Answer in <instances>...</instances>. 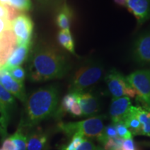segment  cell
I'll use <instances>...</instances> for the list:
<instances>
[{
    "label": "cell",
    "mask_w": 150,
    "mask_h": 150,
    "mask_svg": "<svg viewBox=\"0 0 150 150\" xmlns=\"http://www.w3.org/2000/svg\"><path fill=\"white\" fill-rule=\"evenodd\" d=\"M66 0H35L37 9L44 13H55Z\"/></svg>",
    "instance_id": "21"
},
{
    "label": "cell",
    "mask_w": 150,
    "mask_h": 150,
    "mask_svg": "<svg viewBox=\"0 0 150 150\" xmlns=\"http://www.w3.org/2000/svg\"><path fill=\"white\" fill-rule=\"evenodd\" d=\"M10 120V114L0 103V136L5 139L8 134V126Z\"/></svg>",
    "instance_id": "23"
},
{
    "label": "cell",
    "mask_w": 150,
    "mask_h": 150,
    "mask_svg": "<svg viewBox=\"0 0 150 150\" xmlns=\"http://www.w3.org/2000/svg\"><path fill=\"white\" fill-rule=\"evenodd\" d=\"M17 45L16 37L11 29L6 30L0 35V68L4 66Z\"/></svg>",
    "instance_id": "13"
},
{
    "label": "cell",
    "mask_w": 150,
    "mask_h": 150,
    "mask_svg": "<svg viewBox=\"0 0 150 150\" xmlns=\"http://www.w3.org/2000/svg\"><path fill=\"white\" fill-rule=\"evenodd\" d=\"M95 150H105V149L102 147H101V146H97V147H95Z\"/></svg>",
    "instance_id": "37"
},
{
    "label": "cell",
    "mask_w": 150,
    "mask_h": 150,
    "mask_svg": "<svg viewBox=\"0 0 150 150\" xmlns=\"http://www.w3.org/2000/svg\"><path fill=\"white\" fill-rule=\"evenodd\" d=\"M31 47L32 44L18 45L2 68L8 70L12 67L20 66L29 58Z\"/></svg>",
    "instance_id": "15"
},
{
    "label": "cell",
    "mask_w": 150,
    "mask_h": 150,
    "mask_svg": "<svg viewBox=\"0 0 150 150\" xmlns=\"http://www.w3.org/2000/svg\"><path fill=\"white\" fill-rule=\"evenodd\" d=\"M116 128V131H117V135L119 138H122V139H129V138H133V135L130 132V131L127 129L126 125L124 124V122H117L114 124Z\"/></svg>",
    "instance_id": "29"
},
{
    "label": "cell",
    "mask_w": 150,
    "mask_h": 150,
    "mask_svg": "<svg viewBox=\"0 0 150 150\" xmlns=\"http://www.w3.org/2000/svg\"><path fill=\"white\" fill-rule=\"evenodd\" d=\"M77 102L76 93L74 92H69L62 99L59 106H58L54 117L56 119H61L66 113H70L73 105Z\"/></svg>",
    "instance_id": "17"
},
{
    "label": "cell",
    "mask_w": 150,
    "mask_h": 150,
    "mask_svg": "<svg viewBox=\"0 0 150 150\" xmlns=\"http://www.w3.org/2000/svg\"><path fill=\"white\" fill-rule=\"evenodd\" d=\"M8 29H11V24L8 20L0 18V35Z\"/></svg>",
    "instance_id": "33"
},
{
    "label": "cell",
    "mask_w": 150,
    "mask_h": 150,
    "mask_svg": "<svg viewBox=\"0 0 150 150\" xmlns=\"http://www.w3.org/2000/svg\"><path fill=\"white\" fill-rule=\"evenodd\" d=\"M131 57L135 63L142 66L150 65V29L140 33L134 40Z\"/></svg>",
    "instance_id": "8"
},
{
    "label": "cell",
    "mask_w": 150,
    "mask_h": 150,
    "mask_svg": "<svg viewBox=\"0 0 150 150\" xmlns=\"http://www.w3.org/2000/svg\"><path fill=\"white\" fill-rule=\"evenodd\" d=\"M76 100L82 110V117H91L96 116L100 109L99 98L88 91L74 92Z\"/></svg>",
    "instance_id": "9"
},
{
    "label": "cell",
    "mask_w": 150,
    "mask_h": 150,
    "mask_svg": "<svg viewBox=\"0 0 150 150\" xmlns=\"http://www.w3.org/2000/svg\"><path fill=\"white\" fill-rule=\"evenodd\" d=\"M104 80L108 93L112 99L122 97H127L130 99L136 97V91L129 84L126 76L115 68H112L108 71Z\"/></svg>",
    "instance_id": "6"
},
{
    "label": "cell",
    "mask_w": 150,
    "mask_h": 150,
    "mask_svg": "<svg viewBox=\"0 0 150 150\" xmlns=\"http://www.w3.org/2000/svg\"><path fill=\"white\" fill-rule=\"evenodd\" d=\"M104 66L100 60L89 58L81 61L74 67L70 79V92L86 91L102 79Z\"/></svg>",
    "instance_id": "3"
},
{
    "label": "cell",
    "mask_w": 150,
    "mask_h": 150,
    "mask_svg": "<svg viewBox=\"0 0 150 150\" xmlns=\"http://www.w3.org/2000/svg\"><path fill=\"white\" fill-rule=\"evenodd\" d=\"M55 22L60 30H70L74 19V10L68 4L65 2L55 13Z\"/></svg>",
    "instance_id": "14"
},
{
    "label": "cell",
    "mask_w": 150,
    "mask_h": 150,
    "mask_svg": "<svg viewBox=\"0 0 150 150\" xmlns=\"http://www.w3.org/2000/svg\"><path fill=\"white\" fill-rule=\"evenodd\" d=\"M106 115H97L88 117L84 120L74 122L58 123L57 130L63 133L67 137H72L74 135H81L86 138H97L104 129V120Z\"/></svg>",
    "instance_id": "4"
},
{
    "label": "cell",
    "mask_w": 150,
    "mask_h": 150,
    "mask_svg": "<svg viewBox=\"0 0 150 150\" xmlns=\"http://www.w3.org/2000/svg\"><path fill=\"white\" fill-rule=\"evenodd\" d=\"M48 139L47 134L40 128L34 129L27 136V150H45Z\"/></svg>",
    "instance_id": "16"
},
{
    "label": "cell",
    "mask_w": 150,
    "mask_h": 150,
    "mask_svg": "<svg viewBox=\"0 0 150 150\" xmlns=\"http://www.w3.org/2000/svg\"><path fill=\"white\" fill-rule=\"evenodd\" d=\"M95 147H95L93 141L88 139V138H85V140L79 146L76 150H95Z\"/></svg>",
    "instance_id": "32"
},
{
    "label": "cell",
    "mask_w": 150,
    "mask_h": 150,
    "mask_svg": "<svg viewBox=\"0 0 150 150\" xmlns=\"http://www.w3.org/2000/svg\"><path fill=\"white\" fill-rule=\"evenodd\" d=\"M10 5L25 13L33 8V3L31 0H10Z\"/></svg>",
    "instance_id": "26"
},
{
    "label": "cell",
    "mask_w": 150,
    "mask_h": 150,
    "mask_svg": "<svg viewBox=\"0 0 150 150\" xmlns=\"http://www.w3.org/2000/svg\"><path fill=\"white\" fill-rule=\"evenodd\" d=\"M132 106L131 99L127 97L112 99L109 108V116L112 124L121 122L129 113Z\"/></svg>",
    "instance_id": "12"
},
{
    "label": "cell",
    "mask_w": 150,
    "mask_h": 150,
    "mask_svg": "<svg viewBox=\"0 0 150 150\" xmlns=\"http://www.w3.org/2000/svg\"><path fill=\"white\" fill-rule=\"evenodd\" d=\"M125 8L136 19L138 27L150 19V0H127Z\"/></svg>",
    "instance_id": "11"
},
{
    "label": "cell",
    "mask_w": 150,
    "mask_h": 150,
    "mask_svg": "<svg viewBox=\"0 0 150 150\" xmlns=\"http://www.w3.org/2000/svg\"><path fill=\"white\" fill-rule=\"evenodd\" d=\"M131 87L136 93V99L142 107L150 109V70L135 71L126 76Z\"/></svg>",
    "instance_id": "5"
},
{
    "label": "cell",
    "mask_w": 150,
    "mask_h": 150,
    "mask_svg": "<svg viewBox=\"0 0 150 150\" xmlns=\"http://www.w3.org/2000/svg\"><path fill=\"white\" fill-rule=\"evenodd\" d=\"M123 122L126 125L127 129L130 131L132 135H134V136L142 135L141 125H140L138 118L137 117L136 106H131L129 113L124 119Z\"/></svg>",
    "instance_id": "18"
},
{
    "label": "cell",
    "mask_w": 150,
    "mask_h": 150,
    "mask_svg": "<svg viewBox=\"0 0 150 150\" xmlns=\"http://www.w3.org/2000/svg\"><path fill=\"white\" fill-rule=\"evenodd\" d=\"M6 70L8 71L11 77L14 80H16V81L20 82V83H24L26 76H27V72L23 67L21 66H17Z\"/></svg>",
    "instance_id": "27"
},
{
    "label": "cell",
    "mask_w": 150,
    "mask_h": 150,
    "mask_svg": "<svg viewBox=\"0 0 150 150\" xmlns=\"http://www.w3.org/2000/svg\"><path fill=\"white\" fill-rule=\"evenodd\" d=\"M113 1L116 5L118 6L125 7L127 0H113Z\"/></svg>",
    "instance_id": "35"
},
{
    "label": "cell",
    "mask_w": 150,
    "mask_h": 150,
    "mask_svg": "<svg viewBox=\"0 0 150 150\" xmlns=\"http://www.w3.org/2000/svg\"><path fill=\"white\" fill-rule=\"evenodd\" d=\"M116 150H141L135 142L133 138L122 140Z\"/></svg>",
    "instance_id": "30"
},
{
    "label": "cell",
    "mask_w": 150,
    "mask_h": 150,
    "mask_svg": "<svg viewBox=\"0 0 150 150\" xmlns=\"http://www.w3.org/2000/svg\"><path fill=\"white\" fill-rule=\"evenodd\" d=\"M0 103L8 112L13 109L16 105L15 97L1 84H0Z\"/></svg>",
    "instance_id": "22"
},
{
    "label": "cell",
    "mask_w": 150,
    "mask_h": 150,
    "mask_svg": "<svg viewBox=\"0 0 150 150\" xmlns=\"http://www.w3.org/2000/svg\"><path fill=\"white\" fill-rule=\"evenodd\" d=\"M0 4L2 5H10V0H0Z\"/></svg>",
    "instance_id": "36"
},
{
    "label": "cell",
    "mask_w": 150,
    "mask_h": 150,
    "mask_svg": "<svg viewBox=\"0 0 150 150\" xmlns=\"http://www.w3.org/2000/svg\"><path fill=\"white\" fill-rule=\"evenodd\" d=\"M0 84L14 97H16L20 102H25L27 96L24 83L14 80L8 71L2 67L0 68Z\"/></svg>",
    "instance_id": "10"
},
{
    "label": "cell",
    "mask_w": 150,
    "mask_h": 150,
    "mask_svg": "<svg viewBox=\"0 0 150 150\" xmlns=\"http://www.w3.org/2000/svg\"><path fill=\"white\" fill-rule=\"evenodd\" d=\"M84 140H85V137L81 135H74L71 137V139L68 143L62 147L61 150H76Z\"/></svg>",
    "instance_id": "28"
},
{
    "label": "cell",
    "mask_w": 150,
    "mask_h": 150,
    "mask_svg": "<svg viewBox=\"0 0 150 150\" xmlns=\"http://www.w3.org/2000/svg\"><path fill=\"white\" fill-rule=\"evenodd\" d=\"M0 150H3L2 149H1V148H0Z\"/></svg>",
    "instance_id": "38"
},
{
    "label": "cell",
    "mask_w": 150,
    "mask_h": 150,
    "mask_svg": "<svg viewBox=\"0 0 150 150\" xmlns=\"http://www.w3.org/2000/svg\"><path fill=\"white\" fill-rule=\"evenodd\" d=\"M1 148L3 150H16L17 145L14 140L9 137L4 139Z\"/></svg>",
    "instance_id": "31"
},
{
    "label": "cell",
    "mask_w": 150,
    "mask_h": 150,
    "mask_svg": "<svg viewBox=\"0 0 150 150\" xmlns=\"http://www.w3.org/2000/svg\"><path fill=\"white\" fill-rule=\"evenodd\" d=\"M136 112L142 129V136L150 137V109L136 106Z\"/></svg>",
    "instance_id": "20"
},
{
    "label": "cell",
    "mask_w": 150,
    "mask_h": 150,
    "mask_svg": "<svg viewBox=\"0 0 150 150\" xmlns=\"http://www.w3.org/2000/svg\"><path fill=\"white\" fill-rule=\"evenodd\" d=\"M71 68L68 55L53 43L40 41L30 52L28 76L32 82L61 79Z\"/></svg>",
    "instance_id": "1"
},
{
    "label": "cell",
    "mask_w": 150,
    "mask_h": 150,
    "mask_svg": "<svg viewBox=\"0 0 150 150\" xmlns=\"http://www.w3.org/2000/svg\"><path fill=\"white\" fill-rule=\"evenodd\" d=\"M11 24L18 45L32 44L34 24L29 15L23 13L15 18Z\"/></svg>",
    "instance_id": "7"
},
{
    "label": "cell",
    "mask_w": 150,
    "mask_h": 150,
    "mask_svg": "<svg viewBox=\"0 0 150 150\" xmlns=\"http://www.w3.org/2000/svg\"><path fill=\"white\" fill-rule=\"evenodd\" d=\"M59 101V92L55 86L40 88L32 92L24 103V113L18 127L33 129L42 121L54 117Z\"/></svg>",
    "instance_id": "2"
},
{
    "label": "cell",
    "mask_w": 150,
    "mask_h": 150,
    "mask_svg": "<svg viewBox=\"0 0 150 150\" xmlns=\"http://www.w3.org/2000/svg\"><path fill=\"white\" fill-rule=\"evenodd\" d=\"M57 41L62 48L70 54L76 56L74 38L71 33L70 30H60L57 34Z\"/></svg>",
    "instance_id": "19"
},
{
    "label": "cell",
    "mask_w": 150,
    "mask_h": 150,
    "mask_svg": "<svg viewBox=\"0 0 150 150\" xmlns=\"http://www.w3.org/2000/svg\"><path fill=\"white\" fill-rule=\"evenodd\" d=\"M0 18L8 20V13L6 7L0 4Z\"/></svg>",
    "instance_id": "34"
},
{
    "label": "cell",
    "mask_w": 150,
    "mask_h": 150,
    "mask_svg": "<svg viewBox=\"0 0 150 150\" xmlns=\"http://www.w3.org/2000/svg\"><path fill=\"white\" fill-rule=\"evenodd\" d=\"M119 138V136H118L117 131H116L115 125L112 123L104 127L102 132L97 137V140L101 145H103L107 140L110 138Z\"/></svg>",
    "instance_id": "24"
},
{
    "label": "cell",
    "mask_w": 150,
    "mask_h": 150,
    "mask_svg": "<svg viewBox=\"0 0 150 150\" xmlns=\"http://www.w3.org/2000/svg\"><path fill=\"white\" fill-rule=\"evenodd\" d=\"M10 137L16 142V150H27V136L24 134L23 129L18 127L15 134Z\"/></svg>",
    "instance_id": "25"
}]
</instances>
